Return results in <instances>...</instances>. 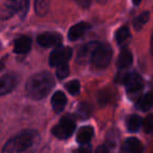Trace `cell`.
<instances>
[{"label":"cell","mask_w":153,"mask_h":153,"mask_svg":"<svg viewBox=\"0 0 153 153\" xmlns=\"http://www.w3.org/2000/svg\"><path fill=\"white\" fill-rule=\"evenodd\" d=\"M55 80L53 76L47 71H41L34 74L28 79L25 85V90L28 98L32 100H42L46 98L51 91Z\"/></svg>","instance_id":"6da1fadb"},{"label":"cell","mask_w":153,"mask_h":153,"mask_svg":"<svg viewBox=\"0 0 153 153\" xmlns=\"http://www.w3.org/2000/svg\"><path fill=\"white\" fill-rule=\"evenodd\" d=\"M39 142V134L33 129L24 130L7 140L2 149L4 153H19L35 147Z\"/></svg>","instance_id":"7a4b0ae2"},{"label":"cell","mask_w":153,"mask_h":153,"mask_svg":"<svg viewBox=\"0 0 153 153\" xmlns=\"http://www.w3.org/2000/svg\"><path fill=\"white\" fill-rule=\"evenodd\" d=\"M111 58H112V48L108 44L99 43V45L96 47L91 56L90 63L94 68L103 69L110 64Z\"/></svg>","instance_id":"3957f363"},{"label":"cell","mask_w":153,"mask_h":153,"mask_svg":"<svg viewBox=\"0 0 153 153\" xmlns=\"http://www.w3.org/2000/svg\"><path fill=\"white\" fill-rule=\"evenodd\" d=\"M76 129V123L69 117H64L58 125H56L51 130V133L59 140H66L70 137Z\"/></svg>","instance_id":"277c9868"},{"label":"cell","mask_w":153,"mask_h":153,"mask_svg":"<svg viewBox=\"0 0 153 153\" xmlns=\"http://www.w3.org/2000/svg\"><path fill=\"white\" fill-rule=\"evenodd\" d=\"M126 85V91L130 97H136L142 92L144 88V81L140 78V74H128L127 79L125 83Z\"/></svg>","instance_id":"5b68a950"},{"label":"cell","mask_w":153,"mask_h":153,"mask_svg":"<svg viewBox=\"0 0 153 153\" xmlns=\"http://www.w3.org/2000/svg\"><path fill=\"white\" fill-rule=\"evenodd\" d=\"M72 56V49L66 46H57L49 56V65L58 66L62 63H67Z\"/></svg>","instance_id":"8992f818"},{"label":"cell","mask_w":153,"mask_h":153,"mask_svg":"<svg viewBox=\"0 0 153 153\" xmlns=\"http://www.w3.org/2000/svg\"><path fill=\"white\" fill-rule=\"evenodd\" d=\"M19 82V76L14 72L0 76V97L5 96L15 89Z\"/></svg>","instance_id":"52a82bcc"},{"label":"cell","mask_w":153,"mask_h":153,"mask_svg":"<svg viewBox=\"0 0 153 153\" xmlns=\"http://www.w3.org/2000/svg\"><path fill=\"white\" fill-rule=\"evenodd\" d=\"M62 35L55 32H45L42 33L37 38V42L43 47H57L61 44Z\"/></svg>","instance_id":"ba28073f"},{"label":"cell","mask_w":153,"mask_h":153,"mask_svg":"<svg viewBox=\"0 0 153 153\" xmlns=\"http://www.w3.org/2000/svg\"><path fill=\"white\" fill-rule=\"evenodd\" d=\"M18 10H19V2H17V0H7L0 9V19H10L17 13Z\"/></svg>","instance_id":"9c48e42d"},{"label":"cell","mask_w":153,"mask_h":153,"mask_svg":"<svg viewBox=\"0 0 153 153\" xmlns=\"http://www.w3.org/2000/svg\"><path fill=\"white\" fill-rule=\"evenodd\" d=\"M99 45L98 42H90L87 43V44L83 45V46L80 48L79 53H78V57H76V60L78 62L81 64L86 63V62L90 61L91 59V56L94 53L96 47Z\"/></svg>","instance_id":"30bf717a"},{"label":"cell","mask_w":153,"mask_h":153,"mask_svg":"<svg viewBox=\"0 0 153 153\" xmlns=\"http://www.w3.org/2000/svg\"><path fill=\"white\" fill-rule=\"evenodd\" d=\"M32 39L27 36H21L15 40L14 43V53L18 55H25L30 51Z\"/></svg>","instance_id":"8fae6325"},{"label":"cell","mask_w":153,"mask_h":153,"mask_svg":"<svg viewBox=\"0 0 153 153\" xmlns=\"http://www.w3.org/2000/svg\"><path fill=\"white\" fill-rule=\"evenodd\" d=\"M90 28V25L87 22H79V23L74 24L70 27L68 32V39L70 41H76L80 39L88 30Z\"/></svg>","instance_id":"7c38bea8"},{"label":"cell","mask_w":153,"mask_h":153,"mask_svg":"<svg viewBox=\"0 0 153 153\" xmlns=\"http://www.w3.org/2000/svg\"><path fill=\"white\" fill-rule=\"evenodd\" d=\"M121 151L125 153H140L143 151V145L137 138L129 137L122 145Z\"/></svg>","instance_id":"4fadbf2b"},{"label":"cell","mask_w":153,"mask_h":153,"mask_svg":"<svg viewBox=\"0 0 153 153\" xmlns=\"http://www.w3.org/2000/svg\"><path fill=\"white\" fill-rule=\"evenodd\" d=\"M67 98L62 91H56L51 97V107L56 113H60L65 108Z\"/></svg>","instance_id":"5bb4252c"},{"label":"cell","mask_w":153,"mask_h":153,"mask_svg":"<svg viewBox=\"0 0 153 153\" xmlns=\"http://www.w3.org/2000/svg\"><path fill=\"white\" fill-rule=\"evenodd\" d=\"M94 134V130L91 126H83L76 133V142L80 145H85L91 140Z\"/></svg>","instance_id":"9a60e30c"},{"label":"cell","mask_w":153,"mask_h":153,"mask_svg":"<svg viewBox=\"0 0 153 153\" xmlns=\"http://www.w3.org/2000/svg\"><path fill=\"white\" fill-rule=\"evenodd\" d=\"M133 62V57H132V53H130V51L128 49H123L122 53H120L119 59L117 62V66L119 67V69L125 70L128 67H130Z\"/></svg>","instance_id":"2e32d148"},{"label":"cell","mask_w":153,"mask_h":153,"mask_svg":"<svg viewBox=\"0 0 153 153\" xmlns=\"http://www.w3.org/2000/svg\"><path fill=\"white\" fill-rule=\"evenodd\" d=\"M142 126V119L136 114L128 115L126 117V127L129 132H136Z\"/></svg>","instance_id":"e0dca14e"},{"label":"cell","mask_w":153,"mask_h":153,"mask_svg":"<svg viewBox=\"0 0 153 153\" xmlns=\"http://www.w3.org/2000/svg\"><path fill=\"white\" fill-rule=\"evenodd\" d=\"M153 105V91H149L140 99L137 108L142 111H148Z\"/></svg>","instance_id":"ac0fdd59"},{"label":"cell","mask_w":153,"mask_h":153,"mask_svg":"<svg viewBox=\"0 0 153 153\" xmlns=\"http://www.w3.org/2000/svg\"><path fill=\"white\" fill-rule=\"evenodd\" d=\"M49 9V0H35V11L40 17L47 14Z\"/></svg>","instance_id":"d6986e66"},{"label":"cell","mask_w":153,"mask_h":153,"mask_svg":"<svg viewBox=\"0 0 153 153\" xmlns=\"http://www.w3.org/2000/svg\"><path fill=\"white\" fill-rule=\"evenodd\" d=\"M130 38V30L128 26H123L121 27L115 34V40L120 45H123L129 40Z\"/></svg>","instance_id":"ffe728a7"},{"label":"cell","mask_w":153,"mask_h":153,"mask_svg":"<svg viewBox=\"0 0 153 153\" xmlns=\"http://www.w3.org/2000/svg\"><path fill=\"white\" fill-rule=\"evenodd\" d=\"M150 19V13L148 11L144 12L140 15H138L135 19L133 20V27L135 30H140L142 27L149 21Z\"/></svg>","instance_id":"44dd1931"},{"label":"cell","mask_w":153,"mask_h":153,"mask_svg":"<svg viewBox=\"0 0 153 153\" xmlns=\"http://www.w3.org/2000/svg\"><path fill=\"white\" fill-rule=\"evenodd\" d=\"M76 114L81 120L87 119V117H89L90 114H91V107L88 104H86V103H82V104H80V106L78 107V109H76Z\"/></svg>","instance_id":"7402d4cb"},{"label":"cell","mask_w":153,"mask_h":153,"mask_svg":"<svg viewBox=\"0 0 153 153\" xmlns=\"http://www.w3.org/2000/svg\"><path fill=\"white\" fill-rule=\"evenodd\" d=\"M56 74H57L58 79H65L66 76L69 74V66L67 65V63H62L60 65H58L57 69H56Z\"/></svg>","instance_id":"603a6c76"},{"label":"cell","mask_w":153,"mask_h":153,"mask_svg":"<svg viewBox=\"0 0 153 153\" xmlns=\"http://www.w3.org/2000/svg\"><path fill=\"white\" fill-rule=\"evenodd\" d=\"M65 88L71 96H76L80 92V82L78 80H72L66 83Z\"/></svg>","instance_id":"cb8c5ba5"},{"label":"cell","mask_w":153,"mask_h":153,"mask_svg":"<svg viewBox=\"0 0 153 153\" xmlns=\"http://www.w3.org/2000/svg\"><path fill=\"white\" fill-rule=\"evenodd\" d=\"M28 9H30V0H20L19 1V10L18 13L22 20L26 17L28 13Z\"/></svg>","instance_id":"d4e9b609"},{"label":"cell","mask_w":153,"mask_h":153,"mask_svg":"<svg viewBox=\"0 0 153 153\" xmlns=\"http://www.w3.org/2000/svg\"><path fill=\"white\" fill-rule=\"evenodd\" d=\"M143 128L146 133H151L153 131V114L147 115L143 122Z\"/></svg>","instance_id":"484cf974"},{"label":"cell","mask_w":153,"mask_h":153,"mask_svg":"<svg viewBox=\"0 0 153 153\" xmlns=\"http://www.w3.org/2000/svg\"><path fill=\"white\" fill-rule=\"evenodd\" d=\"M79 151L80 152H90V151H91V148H90L87 144H85V145H82V147L79 149Z\"/></svg>","instance_id":"4316f807"},{"label":"cell","mask_w":153,"mask_h":153,"mask_svg":"<svg viewBox=\"0 0 153 153\" xmlns=\"http://www.w3.org/2000/svg\"><path fill=\"white\" fill-rule=\"evenodd\" d=\"M96 152H108V149L105 146H100L96 149Z\"/></svg>","instance_id":"83f0119b"},{"label":"cell","mask_w":153,"mask_h":153,"mask_svg":"<svg viewBox=\"0 0 153 153\" xmlns=\"http://www.w3.org/2000/svg\"><path fill=\"white\" fill-rule=\"evenodd\" d=\"M78 1L82 7H88L90 3V0H78Z\"/></svg>","instance_id":"f1b7e54d"},{"label":"cell","mask_w":153,"mask_h":153,"mask_svg":"<svg viewBox=\"0 0 153 153\" xmlns=\"http://www.w3.org/2000/svg\"><path fill=\"white\" fill-rule=\"evenodd\" d=\"M151 53L153 55V32L152 35H151Z\"/></svg>","instance_id":"f546056e"},{"label":"cell","mask_w":153,"mask_h":153,"mask_svg":"<svg viewBox=\"0 0 153 153\" xmlns=\"http://www.w3.org/2000/svg\"><path fill=\"white\" fill-rule=\"evenodd\" d=\"M140 1H142V0H132V2H133L134 5H138L140 3Z\"/></svg>","instance_id":"4dcf8cb0"},{"label":"cell","mask_w":153,"mask_h":153,"mask_svg":"<svg viewBox=\"0 0 153 153\" xmlns=\"http://www.w3.org/2000/svg\"><path fill=\"white\" fill-rule=\"evenodd\" d=\"M3 68H4V64H3L2 62L0 61V71H1V70H2Z\"/></svg>","instance_id":"1f68e13d"},{"label":"cell","mask_w":153,"mask_h":153,"mask_svg":"<svg viewBox=\"0 0 153 153\" xmlns=\"http://www.w3.org/2000/svg\"><path fill=\"white\" fill-rule=\"evenodd\" d=\"M98 1H99V2H104L105 0H98Z\"/></svg>","instance_id":"d6a6232c"}]
</instances>
